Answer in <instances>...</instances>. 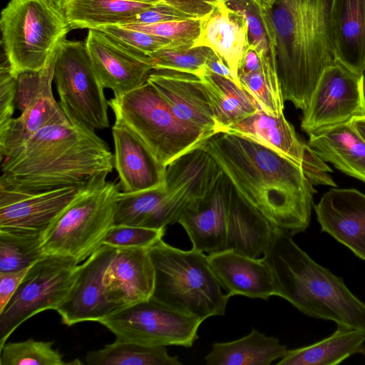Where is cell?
<instances>
[{"instance_id": "1", "label": "cell", "mask_w": 365, "mask_h": 365, "mask_svg": "<svg viewBox=\"0 0 365 365\" xmlns=\"http://www.w3.org/2000/svg\"><path fill=\"white\" fill-rule=\"evenodd\" d=\"M209 153L238 196L273 227L295 235L309 226L313 184L284 155L248 138L218 132L200 147Z\"/></svg>"}, {"instance_id": "9", "label": "cell", "mask_w": 365, "mask_h": 365, "mask_svg": "<svg viewBox=\"0 0 365 365\" xmlns=\"http://www.w3.org/2000/svg\"><path fill=\"white\" fill-rule=\"evenodd\" d=\"M53 81L70 121L92 130L109 127L108 101L93 69L85 41L63 40L57 48Z\"/></svg>"}, {"instance_id": "12", "label": "cell", "mask_w": 365, "mask_h": 365, "mask_svg": "<svg viewBox=\"0 0 365 365\" xmlns=\"http://www.w3.org/2000/svg\"><path fill=\"white\" fill-rule=\"evenodd\" d=\"M57 48L43 68L18 75L15 104L21 114L13 118L7 129L0 134L1 159L43 127L69 120L52 91Z\"/></svg>"}, {"instance_id": "31", "label": "cell", "mask_w": 365, "mask_h": 365, "mask_svg": "<svg viewBox=\"0 0 365 365\" xmlns=\"http://www.w3.org/2000/svg\"><path fill=\"white\" fill-rule=\"evenodd\" d=\"M365 341V332L337 324L329 336L312 344L287 349L278 365H336L358 354Z\"/></svg>"}, {"instance_id": "3", "label": "cell", "mask_w": 365, "mask_h": 365, "mask_svg": "<svg viewBox=\"0 0 365 365\" xmlns=\"http://www.w3.org/2000/svg\"><path fill=\"white\" fill-rule=\"evenodd\" d=\"M275 58L284 101L304 110L323 71L336 56L329 27L330 0H252Z\"/></svg>"}, {"instance_id": "16", "label": "cell", "mask_w": 365, "mask_h": 365, "mask_svg": "<svg viewBox=\"0 0 365 365\" xmlns=\"http://www.w3.org/2000/svg\"><path fill=\"white\" fill-rule=\"evenodd\" d=\"M80 189L24 193L0 188V230L44 234Z\"/></svg>"}, {"instance_id": "11", "label": "cell", "mask_w": 365, "mask_h": 365, "mask_svg": "<svg viewBox=\"0 0 365 365\" xmlns=\"http://www.w3.org/2000/svg\"><path fill=\"white\" fill-rule=\"evenodd\" d=\"M203 321L152 297L123 307L101 319L115 340L149 346H192Z\"/></svg>"}, {"instance_id": "42", "label": "cell", "mask_w": 365, "mask_h": 365, "mask_svg": "<svg viewBox=\"0 0 365 365\" xmlns=\"http://www.w3.org/2000/svg\"><path fill=\"white\" fill-rule=\"evenodd\" d=\"M165 229L156 230L145 227L113 225L107 232L103 245L114 248H149L163 239Z\"/></svg>"}, {"instance_id": "24", "label": "cell", "mask_w": 365, "mask_h": 365, "mask_svg": "<svg viewBox=\"0 0 365 365\" xmlns=\"http://www.w3.org/2000/svg\"><path fill=\"white\" fill-rule=\"evenodd\" d=\"M196 46L211 49L229 68L235 83L240 86L238 69L249 47L247 26L242 16L224 1L215 4L201 19L200 34L192 47Z\"/></svg>"}, {"instance_id": "20", "label": "cell", "mask_w": 365, "mask_h": 365, "mask_svg": "<svg viewBox=\"0 0 365 365\" xmlns=\"http://www.w3.org/2000/svg\"><path fill=\"white\" fill-rule=\"evenodd\" d=\"M96 76L114 96L131 91L148 81L152 66L125 51L105 33L88 29L85 41Z\"/></svg>"}, {"instance_id": "23", "label": "cell", "mask_w": 365, "mask_h": 365, "mask_svg": "<svg viewBox=\"0 0 365 365\" xmlns=\"http://www.w3.org/2000/svg\"><path fill=\"white\" fill-rule=\"evenodd\" d=\"M114 166L123 192H135L165 183L166 167L126 126L115 121L112 127Z\"/></svg>"}, {"instance_id": "15", "label": "cell", "mask_w": 365, "mask_h": 365, "mask_svg": "<svg viewBox=\"0 0 365 365\" xmlns=\"http://www.w3.org/2000/svg\"><path fill=\"white\" fill-rule=\"evenodd\" d=\"M116 248L103 245L80 264L77 276L67 296L56 309L66 325L100 322L120 309L106 294L103 276Z\"/></svg>"}, {"instance_id": "27", "label": "cell", "mask_w": 365, "mask_h": 365, "mask_svg": "<svg viewBox=\"0 0 365 365\" xmlns=\"http://www.w3.org/2000/svg\"><path fill=\"white\" fill-rule=\"evenodd\" d=\"M307 144L324 161L365 182V140L350 121L309 134Z\"/></svg>"}, {"instance_id": "41", "label": "cell", "mask_w": 365, "mask_h": 365, "mask_svg": "<svg viewBox=\"0 0 365 365\" xmlns=\"http://www.w3.org/2000/svg\"><path fill=\"white\" fill-rule=\"evenodd\" d=\"M119 26L165 38L176 46H193L200 34L201 19L173 20L151 24H125Z\"/></svg>"}, {"instance_id": "4", "label": "cell", "mask_w": 365, "mask_h": 365, "mask_svg": "<svg viewBox=\"0 0 365 365\" xmlns=\"http://www.w3.org/2000/svg\"><path fill=\"white\" fill-rule=\"evenodd\" d=\"M293 237L274 229L262 256L272 268L276 296L308 317L365 332V303L351 292L343 278L312 259Z\"/></svg>"}, {"instance_id": "50", "label": "cell", "mask_w": 365, "mask_h": 365, "mask_svg": "<svg viewBox=\"0 0 365 365\" xmlns=\"http://www.w3.org/2000/svg\"><path fill=\"white\" fill-rule=\"evenodd\" d=\"M358 354H361L363 356V357L364 358V359H365V341L364 342V344L360 347V349H359Z\"/></svg>"}, {"instance_id": "44", "label": "cell", "mask_w": 365, "mask_h": 365, "mask_svg": "<svg viewBox=\"0 0 365 365\" xmlns=\"http://www.w3.org/2000/svg\"><path fill=\"white\" fill-rule=\"evenodd\" d=\"M195 19L197 18L162 3L138 14L126 24H151L168 21Z\"/></svg>"}, {"instance_id": "32", "label": "cell", "mask_w": 365, "mask_h": 365, "mask_svg": "<svg viewBox=\"0 0 365 365\" xmlns=\"http://www.w3.org/2000/svg\"><path fill=\"white\" fill-rule=\"evenodd\" d=\"M157 4L132 0H63L61 4L72 29L125 24Z\"/></svg>"}, {"instance_id": "51", "label": "cell", "mask_w": 365, "mask_h": 365, "mask_svg": "<svg viewBox=\"0 0 365 365\" xmlns=\"http://www.w3.org/2000/svg\"><path fill=\"white\" fill-rule=\"evenodd\" d=\"M364 74V94H365V69L363 72Z\"/></svg>"}, {"instance_id": "36", "label": "cell", "mask_w": 365, "mask_h": 365, "mask_svg": "<svg viewBox=\"0 0 365 365\" xmlns=\"http://www.w3.org/2000/svg\"><path fill=\"white\" fill-rule=\"evenodd\" d=\"M238 80L264 112L274 116L284 114V101L274 61H262L256 70L239 73Z\"/></svg>"}, {"instance_id": "33", "label": "cell", "mask_w": 365, "mask_h": 365, "mask_svg": "<svg viewBox=\"0 0 365 365\" xmlns=\"http://www.w3.org/2000/svg\"><path fill=\"white\" fill-rule=\"evenodd\" d=\"M209 100L218 132L261 109L252 96L233 81L207 71L199 76Z\"/></svg>"}, {"instance_id": "19", "label": "cell", "mask_w": 365, "mask_h": 365, "mask_svg": "<svg viewBox=\"0 0 365 365\" xmlns=\"http://www.w3.org/2000/svg\"><path fill=\"white\" fill-rule=\"evenodd\" d=\"M313 208L321 231L365 261V194L354 188L333 187Z\"/></svg>"}, {"instance_id": "17", "label": "cell", "mask_w": 365, "mask_h": 365, "mask_svg": "<svg viewBox=\"0 0 365 365\" xmlns=\"http://www.w3.org/2000/svg\"><path fill=\"white\" fill-rule=\"evenodd\" d=\"M233 190L222 172L210 191L182 212L178 223L186 231L192 248L208 255L225 250Z\"/></svg>"}, {"instance_id": "26", "label": "cell", "mask_w": 365, "mask_h": 365, "mask_svg": "<svg viewBox=\"0 0 365 365\" xmlns=\"http://www.w3.org/2000/svg\"><path fill=\"white\" fill-rule=\"evenodd\" d=\"M329 27L336 61L351 71L365 69V0H330Z\"/></svg>"}, {"instance_id": "45", "label": "cell", "mask_w": 365, "mask_h": 365, "mask_svg": "<svg viewBox=\"0 0 365 365\" xmlns=\"http://www.w3.org/2000/svg\"><path fill=\"white\" fill-rule=\"evenodd\" d=\"M29 268L16 271L0 272V312L15 294Z\"/></svg>"}, {"instance_id": "25", "label": "cell", "mask_w": 365, "mask_h": 365, "mask_svg": "<svg viewBox=\"0 0 365 365\" xmlns=\"http://www.w3.org/2000/svg\"><path fill=\"white\" fill-rule=\"evenodd\" d=\"M222 173L211 155L200 148L183 154L166 166L165 187L180 215L210 191Z\"/></svg>"}, {"instance_id": "38", "label": "cell", "mask_w": 365, "mask_h": 365, "mask_svg": "<svg viewBox=\"0 0 365 365\" xmlns=\"http://www.w3.org/2000/svg\"><path fill=\"white\" fill-rule=\"evenodd\" d=\"M53 341H36L32 338L19 342H6L0 347V365H67Z\"/></svg>"}, {"instance_id": "39", "label": "cell", "mask_w": 365, "mask_h": 365, "mask_svg": "<svg viewBox=\"0 0 365 365\" xmlns=\"http://www.w3.org/2000/svg\"><path fill=\"white\" fill-rule=\"evenodd\" d=\"M97 30L105 33L125 51L148 63L150 54L168 46H176L165 38L119 25L104 26Z\"/></svg>"}, {"instance_id": "22", "label": "cell", "mask_w": 365, "mask_h": 365, "mask_svg": "<svg viewBox=\"0 0 365 365\" xmlns=\"http://www.w3.org/2000/svg\"><path fill=\"white\" fill-rule=\"evenodd\" d=\"M207 259L222 289L230 297L267 300L277 295L272 268L263 257L254 258L224 250L209 254Z\"/></svg>"}, {"instance_id": "48", "label": "cell", "mask_w": 365, "mask_h": 365, "mask_svg": "<svg viewBox=\"0 0 365 365\" xmlns=\"http://www.w3.org/2000/svg\"><path fill=\"white\" fill-rule=\"evenodd\" d=\"M350 122L365 140V115L353 118Z\"/></svg>"}, {"instance_id": "40", "label": "cell", "mask_w": 365, "mask_h": 365, "mask_svg": "<svg viewBox=\"0 0 365 365\" xmlns=\"http://www.w3.org/2000/svg\"><path fill=\"white\" fill-rule=\"evenodd\" d=\"M228 8L239 14L247 26L249 47L254 48L262 61H274L267 34L259 11L252 0H227Z\"/></svg>"}, {"instance_id": "10", "label": "cell", "mask_w": 365, "mask_h": 365, "mask_svg": "<svg viewBox=\"0 0 365 365\" xmlns=\"http://www.w3.org/2000/svg\"><path fill=\"white\" fill-rule=\"evenodd\" d=\"M80 264L74 259L48 255L30 267L15 294L0 312V347L31 317L56 310L67 296Z\"/></svg>"}, {"instance_id": "28", "label": "cell", "mask_w": 365, "mask_h": 365, "mask_svg": "<svg viewBox=\"0 0 365 365\" xmlns=\"http://www.w3.org/2000/svg\"><path fill=\"white\" fill-rule=\"evenodd\" d=\"M180 216L164 183L135 192H120L114 225L162 230L178 223Z\"/></svg>"}, {"instance_id": "37", "label": "cell", "mask_w": 365, "mask_h": 365, "mask_svg": "<svg viewBox=\"0 0 365 365\" xmlns=\"http://www.w3.org/2000/svg\"><path fill=\"white\" fill-rule=\"evenodd\" d=\"M212 51L205 46H168L150 54L148 63L153 71L173 70L200 76L207 71V61Z\"/></svg>"}, {"instance_id": "43", "label": "cell", "mask_w": 365, "mask_h": 365, "mask_svg": "<svg viewBox=\"0 0 365 365\" xmlns=\"http://www.w3.org/2000/svg\"><path fill=\"white\" fill-rule=\"evenodd\" d=\"M3 55L0 67V134L7 129L13 118L17 91V76Z\"/></svg>"}, {"instance_id": "18", "label": "cell", "mask_w": 365, "mask_h": 365, "mask_svg": "<svg viewBox=\"0 0 365 365\" xmlns=\"http://www.w3.org/2000/svg\"><path fill=\"white\" fill-rule=\"evenodd\" d=\"M148 82L185 124L207 138L218 133L212 108L200 78L173 70L153 71Z\"/></svg>"}, {"instance_id": "14", "label": "cell", "mask_w": 365, "mask_h": 365, "mask_svg": "<svg viewBox=\"0 0 365 365\" xmlns=\"http://www.w3.org/2000/svg\"><path fill=\"white\" fill-rule=\"evenodd\" d=\"M222 132L248 138L284 155L302 169L314 186L336 187L329 175L332 170L298 138L284 114L274 116L259 109Z\"/></svg>"}, {"instance_id": "21", "label": "cell", "mask_w": 365, "mask_h": 365, "mask_svg": "<svg viewBox=\"0 0 365 365\" xmlns=\"http://www.w3.org/2000/svg\"><path fill=\"white\" fill-rule=\"evenodd\" d=\"M155 269L148 248H116L104 276L108 300L119 309L152 297Z\"/></svg>"}, {"instance_id": "29", "label": "cell", "mask_w": 365, "mask_h": 365, "mask_svg": "<svg viewBox=\"0 0 365 365\" xmlns=\"http://www.w3.org/2000/svg\"><path fill=\"white\" fill-rule=\"evenodd\" d=\"M273 232L271 224L244 202L234 190L225 250H232L254 258L262 257L269 246Z\"/></svg>"}, {"instance_id": "2", "label": "cell", "mask_w": 365, "mask_h": 365, "mask_svg": "<svg viewBox=\"0 0 365 365\" xmlns=\"http://www.w3.org/2000/svg\"><path fill=\"white\" fill-rule=\"evenodd\" d=\"M1 160L0 188L24 193L82 187L115 167L95 130L70 120L43 127Z\"/></svg>"}, {"instance_id": "47", "label": "cell", "mask_w": 365, "mask_h": 365, "mask_svg": "<svg viewBox=\"0 0 365 365\" xmlns=\"http://www.w3.org/2000/svg\"><path fill=\"white\" fill-rule=\"evenodd\" d=\"M206 67L208 71L234 81L229 68L213 51H212L207 59Z\"/></svg>"}, {"instance_id": "8", "label": "cell", "mask_w": 365, "mask_h": 365, "mask_svg": "<svg viewBox=\"0 0 365 365\" xmlns=\"http://www.w3.org/2000/svg\"><path fill=\"white\" fill-rule=\"evenodd\" d=\"M115 121L132 131L166 167L209 138L180 120L147 81L140 87L108 101Z\"/></svg>"}, {"instance_id": "7", "label": "cell", "mask_w": 365, "mask_h": 365, "mask_svg": "<svg viewBox=\"0 0 365 365\" xmlns=\"http://www.w3.org/2000/svg\"><path fill=\"white\" fill-rule=\"evenodd\" d=\"M100 175L81 187L77 195L44 233L47 255L70 257L78 264L103 245L114 225L119 186Z\"/></svg>"}, {"instance_id": "46", "label": "cell", "mask_w": 365, "mask_h": 365, "mask_svg": "<svg viewBox=\"0 0 365 365\" xmlns=\"http://www.w3.org/2000/svg\"><path fill=\"white\" fill-rule=\"evenodd\" d=\"M165 3L187 14L202 19L208 14L215 5L225 0H164Z\"/></svg>"}, {"instance_id": "30", "label": "cell", "mask_w": 365, "mask_h": 365, "mask_svg": "<svg viewBox=\"0 0 365 365\" xmlns=\"http://www.w3.org/2000/svg\"><path fill=\"white\" fill-rule=\"evenodd\" d=\"M287 351L277 338L252 329L238 339L214 343L204 361L207 365H270Z\"/></svg>"}, {"instance_id": "34", "label": "cell", "mask_w": 365, "mask_h": 365, "mask_svg": "<svg viewBox=\"0 0 365 365\" xmlns=\"http://www.w3.org/2000/svg\"><path fill=\"white\" fill-rule=\"evenodd\" d=\"M90 365H181L178 356L168 354L166 346H149L115 340L85 356Z\"/></svg>"}, {"instance_id": "13", "label": "cell", "mask_w": 365, "mask_h": 365, "mask_svg": "<svg viewBox=\"0 0 365 365\" xmlns=\"http://www.w3.org/2000/svg\"><path fill=\"white\" fill-rule=\"evenodd\" d=\"M365 115L364 74L336 61L322 73L303 110L301 128L308 135Z\"/></svg>"}, {"instance_id": "49", "label": "cell", "mask_w": 365, "mask_h": 365, "mask_svg": "<svg viewBox=\"0 0 365 365\" xmlns=\"http://www.w3.org/2000/svg\"><path fill=\"white\" fill-rule=\"evenodd\" d=\"M132 1L152 3V4H162V3H165L164 0H132Z\"/></svg>"}, {"instance_id": "5", "label": "cell", "mask_w": 365, "mask_h": 365, "mask_svg": "<svg viewBox=\"0 0 365 365\" xmlns=\"http://www.w3.org/2000/svg\"><path fill=\"white\" fill-rule=\"evenodd\" d=\"M148 251L155 269L153 298L202 321L225 314L230 297L222 289L205 252L182 250L163 239Z\"/></svg>"}, {"instance_id": "6", "label": "cell", "mask_w": 365, "mask_h": 365, "mask_svg": "<svg viewBox=\"0 0 365 365\" xmlns=\"http://www.w3.org/2000/svg\"><path fill=\"white\" fill-rule=\"evenodd\" d=\"M0 28L3 53L16 76L43 68L72 30L53 0H10L1 12Z\"/></svg>"}, {"instance_id": "52", "label": "cell", "mask_w": 365, "mask_h": 365, "mask_svg": "<svg viewBox=\"0 0 365 365\" xmlns=\"http://www.w3.org/2000/svg\"><path fill=\"white\" fill-rule=\"evenodd\" d=\"M53 1H56L57 3H58V4H61V2H62L63 0H53Z\"/></svg>"}, {"instance_id": "35", "label": "cell", "mask_w": 365, "mask_h": 365, "mask_svg": "<svg viewBox=\"0 0 365 365\" xmlns=\"http://www.w3.org/2000/svg\"><path fill=\"white\" fill-rule=\"evenodd\" d=\"M44 234L0 230V272L29 268L48 255Z\"/></svg>"}]
</instances>
